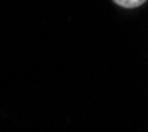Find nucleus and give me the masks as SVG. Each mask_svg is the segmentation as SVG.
I'll return each instance as SVG.
<instances>
[{
    "instance_id": "f257e3e1",
    "label": "nucleus",
    "mask_w": 148,
    "mask_h": 132,
    "mask_svg": "<svg viewBox=\"0 0 148 132\" xmlns=\"http://www.w3.org/2000/svg\"><path fill=\"white\" fill-rule=\"evenodd\" d=\"M112 1H114L116 5L122 7V8L132 9V8H138V7L143 5L147 0H112Z\"/></svg>"
}]
</instances>
